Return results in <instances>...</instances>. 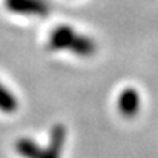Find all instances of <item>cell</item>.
Returning <instances> with one entry per match:
<instances>
[{
    "label": "cell",
    "mask_w": 158,
    "mask_h": 158,
    "mask_svg": "<svg viewBox=\"0 0 158 158\" xmlns=\"http://www.w3.org/2000/svg\"><path fill=\"white\" fill-rule=\"evenodd\" d=\"M76 34L78 32H75L73 28L69 27V25H59V27H56L48 35V50L51 51L70 50Z\"/></svg>",
    "instance_id": "obj_2"
},
{
    "label": "cell",
    "mask_w": 158,
    "mask_h": 158,
    "mask_svg": "<svg viewBox=\"0 0 158 158\" xmlns=\"http://www.w3.org/2000/svg\"><path fill=\"white\" fill-rule=\"evenodd\" d=\"M66 142V127L63 124H56L51 127L50 142L45 148L47 158H60L63 152V147Z\"/></svg>",
    "instance_id": "obj_4"
},
{
    "label": "cell",
    "mask_w": 158,
    "mask_h": 158,
    "mask_svg": "<svg viewBox=\"0 0 158 158\" xmlns=\"http://www.w3.org/2000/svg\"><path fill=\"white\" fill-rule=\"evenodd\" d=\"M18 107H19V102H18L16 97L6 86L0 84V111L6 114H12L16 111Z\"/></svg>",
    "instance_id": "obj_6"
},
{
    "label": "cell",
    "mask_w": 158,
    "mask_h": 158,
    "mask_svg": "<svg viewBox=\"0 0 158 158\" xmlns=\"http://www.w3.org/2000/svg\"><path fill=\"white\" fill-rule=\"evenodd\" d=\"M6 7L13 13L44 16L48 12V5L44 0H5Z\"/></svg>",
    "instance_id": "obj_3"
},
{
    "label": "cell",
    "mask_w": 158,
    "mask_h": 158,
    "mask_svg": "<svg viewBox=\"0 0 158 158\" xmlns=\"http://www.w3.org/2000/svg\"><path fill=\"white\" fill-rule=\"evenodd\" d=\"M141 108V95L135 88H124L117 97V110L126 118L135 117Z\"/></svg>",
    "instance_id": "obj_1"
},
{
    "label": "cell",
    "mask_w": 158,
    "mask_h": 158,
    "mask_svg": "<svg viewBox=\"0 0 158 158\" xmlns=\"http://www.w3.org/2000/svg\"><path fill=\"white\" fill-rule=\"evenodd\" d=\"M15 149L23 158H47L45 149H43L37 142L28 139V138H21L19 141H16Z\"/></svg>",
    "instance_id": "obj_5"
}]
</instances>
